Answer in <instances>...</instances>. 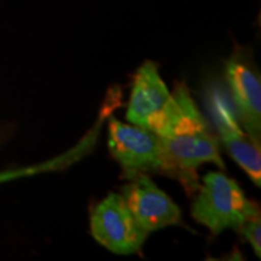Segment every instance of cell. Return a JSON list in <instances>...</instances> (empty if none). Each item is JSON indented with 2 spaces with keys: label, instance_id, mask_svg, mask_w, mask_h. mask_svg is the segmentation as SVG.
<instances>
[{
  "label": "cell",
  "instance_id": "obj_6",
  "mask_svg": "<svg viewBox=\"0 0 261 261\" xmlns=\"http://www.w3.org/2000/svg\"><path fill=\"white\" fill-rule=\"evenodd\" d=\"M109 149L125 173L159 171V135L151 129L111 118Z\"/></svg>",
  "mask_w": 261,
  "mask_h": 261
},
{
  "label": "cell",
  "instance_id": "obj_1",
  "mask_svg": "<svg viewBox=\"0 0 261 261\" xmlns=\"http://www.w3.org/2000/svg\"><path fill=\"white\" fill-rule=\"evenodd\" d=\"M176 111L163 134L159 135V171L178 180L187 193L199 189L196 170L205 163L225 168L219 144L197 109L186 84L174 89Z\"/></svg>",
  "mask_w": 261,
  "mask_h": 261
},
{
  "label": "cell",
  "instance_id": "obj_9",
  "mask_svg": "<svg viewBox=\"0 0 261 261\" xmlns=\"http://www.w3.org/2000/svg\"><path fill=\"white\" fill-rule=\"evenodd\" d=\"M240 232L245 237V240L251 244L252 250L257 257H261V218L260 212L250 216L241 226Z\"/></svg>",
  "mask_w": 261,
  "mask_h": 261
},
{
  "label": "cell",
  "instance_id": "obj_5",
  "mask_svg": "<svg viewBox=\"0 0 261 261\" xmlns=\"http://www.w3.org/2000/svg\"><path fill=\"white\" fill-rule=\"evenodd\" d=\"M125 177L128 178V183L122 187L121 195L132 216L145 232L181 225L180 207L147 173H125Z\"/></svg>",
  "mask_w": 261,
  "mask_h": 261
},
{
  "label": "cell",
  "instance_id": "obj_8",
  "mask_svg": "<svg viewBox=\"0 0 261 261\" xmlns=\"http://www.w3.org/2000/svg\"><path fill=\"white\" fill-rule=\"evenodd\" d=\"M226 80L232 92L235 111L252 141L261 138V83L258 75L241 58L233 57L226 64Z\"/></svg>",
  "mask_w": 261,
  "mask_h": 261
},
{
  "label": "cell",
  "instance_id": "obj_4",
  "mask_svg": "<svg viewBox=\"0 0 261 261\" xmlns=\"http://www.w3.org/2000/svg\"><path fill=\"white\" fill-rule=\"evenodd\" d=\"M90 229L97 243L119 255L137 254L148 237L118 193H109L92 209Z\"/></svg>",
  "mask_w": 261,
  "mask_h": 261
},
{
  "label": "cell",
  "instance_id": "obj_10",
  "mask_svg": "<svg viewBox=\"0 0 261 261\" xmlns=\"http://www.w3.org/2000/svg\"><path fill=\"white\" fill-rule=\"evenodd\" d=\"M23 171H15V173H5V174H0V181H5V180H9V178L16 177V176H22Z\"/></svg>",
  "mask_w": 261,
  "mask_h": 261
},
{
  "label": "cell",
  "instance_id": "obj_3",
  "mask_svg": "<svg viewBox=\"0 0 261 261\" xmlns=\"http://www.w3.org/2000/svg\"><path fill=\"white\" fill-rule=\"evenodd\" d=\"M174 111V94L168 92L160 77L159 67L152 61H145L134 77L126 119L160 135L168 126Z\"/></svg>",
  "mask_w": 261,
  "mask_h": 261
},
{
  "label": "cell",
  "instance_id": "obj_2",
  "mask_svg": "<svg viewBox=\"0 0 261 261\" xmlns=\"http://www.w3.org/2000/svg\"><path fill=\"white\" fill-rule=\"evenodd\" d=\"M197 190L192 216L214 235L226 229L240 232L244 222L260 212L258 205L247 199L240 185L221 171L207 173Z\"/></svg>",
  "mask_w": 261,
  "mask_h": 261
},
{
  "label": "cell",
  "instance_id": "obj_7",
  "mask_svg": "<svg viewBox=\"0 0 261 261\" xmlns=\"http://www.w3.org/2000/svg\"><path fill=\"white\" fill-rule=\"evenodd\" d=\"M211 111L218 132L221 134V141L228 149L238 166L248 174L252 181L261 185V157L260 144L244 134L238 118L231 109L225 96L219 92H214L211 96Z\"/></svg>",
  "mask_w": 261,
  "mask_h": 261
}]
</instances>
